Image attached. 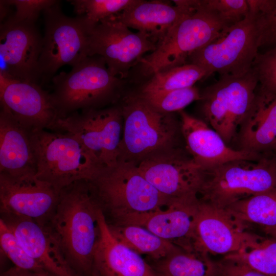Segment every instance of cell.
<instances>
[{
	"mask_svg": "<svg viewBox=\"0 0 276 276\" xmlns=\"http://www.w3.org/2000/svg\"><path fill=\"white\" fill-rule=\"evenodd\" d=\"M156 45L147 34L130 31L115 15L90 26L87 56H101L111 74L123 79Z\"/></svg>",
	"mask_w": 276,
	"mask_h": 276,
	"instance_id": "obj_12",
	"label": "cell"
},
{
	"mask_svg": "<svg viewBox=\"0 0 276 276\" xmlns=\"http://www.w3.org/2000/svg\"><path fill=\"white\" fill-rule=\"evenodd\" d=\"M200 201L193 231L195 249L224 256L238 251L252 235L225 210Z\"/></svg>",
	"mask_w": 276,
	"mask_h": 276,
	"instance_id": "obj_17",
	"label": "cell"
},
{
	"mask_svg": "<svg viewBox=\"0 0 276 276\" xmlns=\"http://www.w3.org/2000/svg\"><path fill=\"white\" fill-rule=\"evenodd\" d=\"M89 181L108 224L129 215L165 208L170 201L147 180L133 163L118 161L112 166L102 168Z\"/></svg>",
	"mask_w": 276,
	"mask_h": 276,
	"instance_id": "obj_4",
	"label": "cell"
},
{
	"mask_svg": "<svg viewBox=\"0 0 276 276\" xmlns=\"http://www.w3.org/2000/svg\"><path fill=\"white\" fill-rule=\"evenodd\" d=\"M173 2L174 5L159 1L136 0L116 17L129 28L147 34L157 44L190 8L186 0Z\"/></svg>",
	"mask_w": 276,
	"mask_h": 276,
	"instance_id": "obj_22",
	"label": "cell"
},
{
	"mask_svg": "<svg viewBox=\"0 0 276 276\" xmlns=\"http://www.w3.org/2000/svg\"><path fill=\"white\" fill-rule=\"evenodd\" d=\"M218 276H268L238 260L224 257L218 263Z\"/></svg>",
	"mask_w": 276,
	"mask_h": 276,
	"instance_id": "obj_37",
	"label": "cell"
},
{
	"mask_svg": "<svg viewBox=\"0 0 276 276\" xmlns=\"http://www.w3.org/2000/svg\"><path fill=\"white\" fill-rule=\"evenodd\" d=\"M35 22L15 20L10 16L1 22L0 76L40 85L42 37Z\"/></svg>",
	"mask_w": 276,
	"mask_h": 276,
	"instance_id": "obj_13",
	"label": "cell"
},
{
	"mask_svg": "<svg viewBox=\"0 0 276 276\" xmlns=\"http://www.w3.org/2000/svg\"><path fill=\"white\" fill-rule=\"evenodd\" d=\"M51 82L50 95L57 118L101 109L117 99L122 85V79L112 75L97 55L86 57L70 72L55 75Z\"/></svg>",
	"mask_w": 276,
	"mask_h": 276,
	"instance_id": "obj_3",
	"label": "cell"
},
{
	"mask_svg": "<svg viewBox=\"0 0 276 276\" xmlns=\"http://www.w3.org/2000/svg\"><path fill=\"white\" fill-rule=\"evenodd\" d=\"M16 10L11 17L15 20L36 22L41 12L55 4V0H7Z\"/></svg>",
	"mask_w": 276,
	"mask_h": 276,
	"instance_id": "obj_36",
	"label": "cell"
},
{
	"mask_svg": "<svg viewBox=\"0 0 276 276\" xmlns=\"http://www.w3.org/2000/svg\"><path fill=\"white\" fill-rule=\"evenodd\" d=\"M209 255L195 248L179 247L159 259L147 258L146 261L163 276H218V266Z\"/></svg>",
	"mask_w": 276,
	"mask_h": 276,
	"instance_id": "obj_25",
	"label": "cell"
},
{
	"mask_svg": "<svg viewBox=\"0 0 276 276\" xmlns=\"http://www.w3.org/2000/svg\"><path fill=\"white\" fill-rule=\"evenodd\" d=\"M1 108L30 131L49 129L57 118L50 93L38 84L0 76Z\"/></svg>",
	"mask_w": 276,
	"mask_h": 276,
	"instance_id": "obj_18",
	"label": "cell"
},
{
	"mask_svg": "<svg viewBox=\"0 0 276 276\" xmlns=\"http://www.w3.org/2000/svg\"><path fill=\"white\" fill-rule=\"evenodd\" d=\"M120 108L123 128L118 161L137 164L153 153L174 148L178 126L171 113L156 110L140 96L129 97Z\"/></svg>",
	"mask_w": 276,
	"mask_h": 276,
	"instance_id": "obj_7",
	"label": "cell"
},
{
	"mask_svg": "<svg viewBox=\"0 0 276 276\" xmlns=\"http://www.w3.org/2000/svg\"><path fill=\"white\" fill-rule=\"evenodd\" d=\"M100 208L90 181L79 180L60 191L55 211L45 225L79 276H95L94 258L100 234Z\"/></svg>",
	"mask_w": 276,
	"mask_h": 276,
	"instance_id": "obj_1",
	"label": "cell"
},
{
	"mask_svg": "<svg viewBox=\"0 0 276 276\" xmlns=\"http://www.w3.org/2000/svg\"><path fill=\"white\" fill-rule=\"evenodd\" d=\"M206 78L205 71L199 66L188 63L157 73L143 86L141 94L155 93L193 86Z\"/></svg>",
	"mask_w": 276,
	"mask_h": 276,
	"instance_id": "obj_29",
	"label": "cell"
},
{
	"mask_svg": "<svg viewBox=\"0 0 276 276\" xmlns=\"http://www.w3.org/2000/svg\"><path fill=\"white\" fill-rule=\"evenodd\" d=\"M179 112L180 131L187 150L194 162L203 170L232 160H258L264 158L254 153L230 147L205 121L189 114L183 110Z\"/></svg>",
	"mask_w": 276,
	"mask_h": 276,
	"instance_id": "obj_19",
	"label": "cell"
},
{
	"mask_svg": "<svg viewBox=\"0 0 276 276\" xmlns=\"http://www.w3.org/2000/svg\"><path fill=\"white\" fill-rule=\"evenodd\" d=\"M258 80L252 68L240 76L222 75L200 92L201 111L210 125L228 145L252 109Z\"/></svg>",
	"mask_w": 276,
	"mask_h": 276,
	"instance_id": "obj_8",
	"label": "cell"
},
{
	"mask_svg": "<svg viewBox=\"0 0 276 276\" xmlns=\"http://www.w3.org/2000/svg\"><path fill=\"white\" fill-rule=\"evenodd\" d=\"M204 171L198 198L220 209L276 189V157L235 160Z\"/></svg>",
	"mask_w": 276,
	"mask_h": 276,
	"instance_id": "obj_6",
	"label": "cell"
},
{
	"mask_svg": "<svg viewBox=\"0 0 276 276\" xmlns=\"http://www.w3.org/2000/svg\"><path fill=\"white\" fill-rule=\"evenodd\" d=\"M263 230L269 236L276 238V227L263 228Z\"/></svg>",
	"mask_w": 276,
	"mask_h": 276,
	"instance_id": "obj_39",
	"label": "cell"
},
{
	"mask_svg": "<svg viewBox=\"0 0 276 276\" xmlns=\"http://www.w3.org/2000/svg\"><path fill=\"white\" fill-rule=\"evenodd\" d=\"M252 68L258 80V95L267 100L275 97L276 49L259 53Z\"/></svg>",
	"mask_w": 276,
	"mask_h": 276,
	"instance_id": "obj_34",
	"label": "cell"
},
{
	"mask_svg": "<svg viewBox=\"0 0 276 276\" xmlns=\"http://www.w3.org/2000/svg\"><path fill=\"white\" fill-rule=\"evenodd\" d=\"M202 4L234 25L247 17V0H201Z\"/></svg>",
	"mask_w": 276,
	"mask_h": 276,
	"instance_id": "obj_35",
	"label": "cell"
},
{
	"mask_svg": "<svg viewBox=\"0 0 276 276\" xmlns=\"http://www.w3.org/2000/svg\"><path fill=\"white\" fill-rule=\"evenodd\" d=\"M259 53L254 17L249 13L215 40L194 52L188 57L206 73L240 76L248 73Z\"/></svg>",
	"mask_w": 276,
	"mask_h": 276,
	"instance_id": "obj_10",
	"label": "cell"
},
{
	"mask_svg": "<svg viewBox=\"0 0 276 276\" xmlns=\"http://www.w3.org/2000/svg\"><path fill=\"white\" fill-rule=\"evenodd\" d=\"M107 224L118 241L140 255H146L148 258H162L179 247L136 225Z\"/></svg>",
	"mask_w": 276,
	"mask_h": 276,
	"instance_id": "obj_26",
	"label": "cell"
},
{
	"mask_svg": "<svg viewBox=\"0 0 276 276\" xmlns=\"http://www.w3.org/2000/svg\"><path fill=\"white\" fill-rule=\"evenodd\" d=\"M59 1L43 11L44 34L38 60L40 85L51 81L62 66L72 67L87 57L90 25L84 16L70 17Z\"/></svg>",
	"mask_w": 276,
	"mask_h": 276,
	"instance_id": "obj_9",
	"label": "cell"
},
{
	"mask_svg": "<svg viewBox=\"0 0 276 276\" xmlns=\"http://www.w3.org/2000/svg\"><path fill=\"white\" fill-rule=\"evenodd\" d=\"M37 178L58 191L76 181L91 180L102 168L73 135L48 129L31 133Z\"/></svg>",
	"mask_w": 276,
	"mask_h": 276,
	"instance_id": "obj_5",
	"label": "cell"
},
{
	"mask_svg": "<svg viewBox=\"0 0 276 276\" xmlns=\"http://www.w3.org/2000/svg\"><path fill=\"white\" fill-rule=\"evenodd\" d=\"M123 128L121 108L114 106L57 118L49 130L75 136L103 168L118 161Z\"/></svg>",
	"mask_w": 276,
	"mask_h": 276,
	"instance_id": "obj_11",
	"label": "cell"
},
{
	"mask_svg": "<svg viewBox=\"0 0 276 276\" xmlns=\"http://www.w3.org/2000/svg\"><path fill=\"white\" fill-rule=\"evenodd\" d=\"M1 219L15 234L29 255L55 276H79L70 265L49 228L30 218L0 213Z\"/></svg>",
	"mask_w": 276,
	"mask_h": 276,
	"instance_id": "obj_20",
	"label": "cell"
},
{
	"mask_svg": "<svg viewBox=\"0 0 276 276\" xmlns=\"http://www.w3.org/2000/svg\"><path fill=\"white\" fill-rule=\"evenodd\" d=\"M247 2L249 13L256 22L259 52L261 49L265 52L276 49V0H247Z\"/></svg>",
	"mask_w": 276,
	"mask_h": 276,
	"instance_id": "obj_30",
	"label": "cell"
},
{
	"mask_svg": "<svg viewBox=\"0 0 276 276\" xmlns=\"http://www.w3.org/2000/svg\"><path fill=\"white\" fill-rule=\"evenodd\" d=\"M136 165L147 180L170 200L197 196L205 173L191 156L174 148L153 153Z\"/></svg>",
	"mask_w": 276,
	"mask_h": 276,
	"instance_id": "obj_14",
	"label": "cell"
},
{
	"mask_svg": "<svg viewBox=\"0 0 276 276\" xmlns=\"http://www.w3.org/2000/svg\"><path fill=\"white\" fill-rule=\"evenodd\" d=\"M0 276H55L48 271H34L22 269L15 266L4 271Z\"/></svg>",
	"mask_w": 276,
	"mask_h": 276,
	"instance_id": "obj_38",
	"label": "cell"
},
{
	"mask_svg": "<svg viewBox=\"0 0 276 276\" xmlns=\"http://www.w3.org/2000/svg\"><path fill=\"white\" fill-rule=\"evenodd\" d=\"M98 220L100 234L94 258L95 276H163L141 255L117 240L101 208Z\"/></svg>",
	"mask_w": 276,
	"mask_h": 276,
	"instance_id": "obj_21",
	"label": "cell"
},
{
	"mask_svg": "<svg viewBox=\"0 0 276 276\" xmlns=\"http://www.w3.org/2000/svg\"><path fill=\"white\" fill-rule=\"evenodd\" d=\"M225 209L246 226L250 223L263 228L276 227V189L241 200Z\"/></svg>",
	"mask_w": 276,
	"mask_h": 276,
	"instance_id": "obj_27",
	"label": "cell"
},
{
	"mask_svg": "<svg viewBox=\"0 0 276 276\" xmlns=\"http://www.w3.org/2000/svg\"><path fill=\"white\" fill-rule=\"evenodd\" d=\"M237 150L263 157H276V96L269 100L257 94L254 106L235 139Z\"/></svg>",
	"mask_w": 276,
	"mask_h": 276,
	"instance_id": "obj_24",
	"label": "cell"
},
{
	"mask_svg": "<svg viewBox=\"0 0 276 276\" xmlns=\"http://www.w3.org/2000/svg\"><path fill=\"white\" fill-rule=\"evenodd\" d=\"M60 191L35 175L0 173V213L30 218L46 225L56 209Z\"/></svg>",
	"mask_w": 276,
	"mask_h": 276,
	"instance_id": "obj_15",
	"label": "cell"
},
{
	"mask_svg": "<svg viewBox=\"0 0 276 276\" xmlns=\"http://www.w3.org/2000/svg\"><path fill=\"white\" fill-rule=\"evenodd\" d=\"M199 203L197 196L173 199L165 208L129 215L109 224L136 225L180 247L190 249L193 248L194 227Z\"/></svg>",
	"mask_w": 276,
	"mask_h": 276,
	"instance_id": "obj_16",
	"label": "cell"
},
{
	"mask_svg": "<svg viewBox=\"0 0 276 276\" xmlns=\"http://www.w3.org/2000/svg\"><path fill=\"white\" fill-rule=\"evenodd\" d=\"M187 12L166 33L155 50L140 61L145 76L187 64L194 52L212 42L230 27L231 22L205 7L200 1H187Z\"/></svg>",
	"mask_w": 276,
	"mask_h": 276,
	"instance_id": "obj_2",
	"label": "cell"
},
{
	"mask_svg": "<svg viewBox=\"0 0 276 276\" xmlns=\"http://www.w3.org/2000/svg\"><path fill=\"white\" fill-rule=\"evenodd\" d=\"M31 132L1 108L0 173L12 176L36 175Z\"/></svg>",
	"mask_w": 276,
	"mask_h": 276,
	"instance_id": "obj_23",
	"label": "cell"
},
{
	"mask_svg": "<svg viewBox=\"0 0 276 276\" xmlns=\"http://www.w3.org/2000/svg\"><path fill=\"white\" fill-rule=\"evenodd\" d=\"M156 110L167 113L180 111L193 102L200 100V92L193 86L170 91L139 95Z\"/></svg>",
	"mask_w": 276,
	"mask_h": 276,
	"instance_id": "obj_31",
	"label": "cell"
},
{
	"mask_svg": "<svg viewBox=\"0 0 276 276\" xmlns=\"http://www.w3.org/2000/svg\"><path fill=\"white\" fill-rule=\"evenodd\" d=\"M268 276H276V238L252 234L238 251L224 256Z\"/></svg>",
	"mask_w": 276,
	"mask_h": 276,
	"instance_id": "obj_28",
	"label": "cell"
},
{
	"mask_svg": "<svg viewBox=\"0 0 276 276\" xmlns=\"http://www.w3.org/2000/svg\"><path fill=\"white\" fill-rule=\"evenodd\" d=\"M136 0L68 1L77 16H84L91 26L117 15L135 3Z\"/></svg>",
	"mask_w": 276,
	"mask_h": 276,
	"instance_id": "obj_32",
	"label": "cell"
},
{
	"mask_svg": "<svg viewBox=\"0 0 276 276\" xmlns=\"http://www.w3.org/2000/svg\"><path fill=\"white\" fill-rule=\"evenodd\" d=\"M0 246L1 250L15 266L34 271L46 270L29 255L13 232L1 218Z\"/></svg>",
	"mask_w": 276,
	"mask_h": 276,
	"instance_id": "obj_33",
	"label": "cell"
}]
</instances>
